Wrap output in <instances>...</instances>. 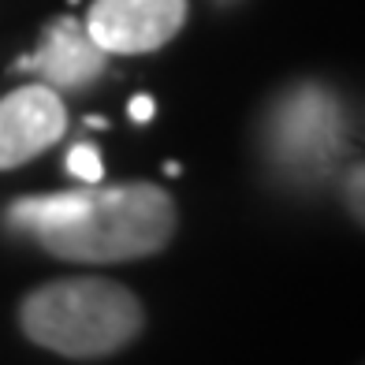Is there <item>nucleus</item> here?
<instances>
[{
	"label": "nucleus",
	"mask_w": 365,
	"mask_h": 365,
	"mask_svg": "<svg viewBox=\"0 0 365 365\" xmlns=\"http://www.w3.org/2000/svg\"><path fill=\"white\" fill-rule=\"evenodd\" d=\"M4 227L60 261L120 264L172 242L175 202L157 182H82L78 190L15 197L4 209Z\"/></svg>",
	"instance_id": "1"
},
{
	"label": "nucleus",
	"mask_w": 365,
	"mask_h": 365,
	"mask_svg": "<svg viewBox=\"0 0 365 365\" xmlns=\"http://www.w3.org/2000/svg\"><path fill=\"white\" fill-rule=\"evenodd\" d=\"M257 145L272 182L294 194L321 190L351 157L346 101L321 78H298L264 105Z\"/></svg>",
	"instance_id": "2"
},
{
	"label": "nucleus",
	"mask_w": 365,
	"mask_h": 365,
	"mask_svg": "<svg viewBox=\"0 0 365 365\" xmlns=\"http://www.w3.org/2000/svg\"><path fill=\"white\" fill-rule=\"evenodd\" d=\"M145 309L123 284L105 276H68L30 291L19 328L30 343L60 358H108L138 339Z\"/></svg>",
	"instance_id": "3"
},
{
	"label": "nucleus",
	"mask_w": 365,
	"mask_h": 365,
	"mask_svg": "<svg viewBox=\"0 0 365 365\" xmlns=\"http://www.w3.org/2000/svg\"><path fill=\"white\" fill-rule=\"evenodd\" d=\"M187 23V0H93L86 34L108 56H142L168 45Z\"/></svg>",
	"instance_id": "4"
},
{
	"label": "nucleus",
	"mask_w": 365,
	"mask_h": 365,
	"mask_svg": "<svg viewBox=\"0 0 365 365\" xmlns=\"http://www.w3.org/2000/svg\"><path fill=\"white\" fill-rule=\"evenodd\" d=\"M68 130V108L45 82L11 90L0 101V172L41 157Z\"/></svg>",
	"instance_id": "5"
},
{
	"label": "nucleus",
	"mask_w": 365,
	"mask_h": 365,
	"mask_svg": "<svg viewBox=\"0 0 365 365\" xmlns=\"http://www.w3.org/2000/svg\"><path fill=\"white\" fill-rule=\"evenodd\" d=\"M15 71H34L56 93H82L97 78H105L108 53L86 34V26L78 19L63 15V19H53L45 26L38 53L23 56L15 63Z\"/></svg>",
	"instance_id": "6"
},
{
	"label": "nucleus",
	"mask_w": 365,
	"mask_h": 365,
	"mask_svg": "<svg viewBox=\"0 0 365 365\" xmlns=\"http://www.w3.org/2000/svg\"><path fill=\"white\" fill-rule=\"evenodd\" d=\"M63 168H68V175L78 179V182H101V175H105L101 153H97V145H90V142H75V145L68 149Z\"/></svg>",
	"instance_id": "7"
},
{
	"label": "nucleus",
	"mask_w": 365,
	"mask_h": 365,
	"mask_svg": "<svg viewBox=\"0 0 365 365\" xmlns=\"http://www.w3.org/2000/svg\"><path fill=\"white\" fill-rule=\"evenodd\" d=\"M361 190H365V172H361V164L354 160L351 168L343 172V197H346V209H351V217H354V220H361V217H365Z\"/></svg>",
	"instance_id": "8"
},
{
	"label": "nucleus",
	"mask_w": 365,
	"mask_h": 365,
	"mask_svg": "<svg viewBox=\"0 0 365 365\" xmlns=\"http://www.w3.org/2000/svg\"><path fill=\"white\" fill-rule=\"evenodd\" d=\"M127 112H130V120H135V123H149V120H153V112H157V105H153V97L138 93V97H130Z\"/></svg>",
	"instance_id": "9"
},
{
	"label": "nucleus",
	"mask_w": 365,
	"mask_h": 365,
	"mask_svg": "<svg viewBox=\"0 0 365 365\" xmlns=\"http://www.w3.org/2000/svg\"><path fill=\"white\" fill-rule=\"evenodd\" d=\"M86 123H90V127H93V130H101V127H108V123H105V120H101V115H86Z\"/></svg>",
	"instance_id": "10"
}]
</instances>
